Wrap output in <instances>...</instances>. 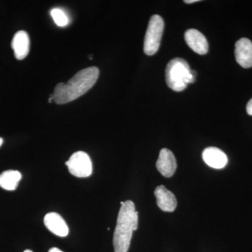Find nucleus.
<instances>
[{"instance_id":"nucleus-1","label":"nucleus","mask_w":252,"mask_h":252,"mask_svg":"<svg viewBox=\"0 0 252 252\" xmlns=\"http://www.w3.org/2000/svg\"><path fill=\"white\" fill-rule=\"evenodd\" d=\"M99 74L98 68L88 67L81 69L67 83H59L52 94L54 102L64 104L79 98L95 84Z\"/></svg>"},{"instance_id":"nucleus-2","label":"nucleus","mask_w":252,"mask_h":252,"mask_svg":"<svg viewBox=\"0 0 252 252\" xmlns=\"http://www.w3.org/2000/svg\"><path fill=\"white\" fill-rule=\"evenodd\" d=\"M138 226V212L135 204L126 200L122 204L118 215L117 226L114 233V252H127L130 248L132 233Z\"/></svg>"},{"instance_id":"nucleus-3","label":"nucleus","mask_w":252,"mask_h":252,"mask_svg":"<svg viewBox=\"0 0 252 252\" xmlns=\"http://www.w3.org/2000/svg\"><path fill=\"white\" fill-rule=\"evenodd\" d=\"M197 73L185 59L176 58L167 63L165 79L168 87L176 92L183 91L189 84L195 82Z\"/></svg>"},{"instance_id":"nucleus-4","label":"nucleus","mask_w":252,"mask_h":252,"mask_svg":"<svg viewBox=\"0 0 252 252\" xmlns=\"http://www.w3.org/2000/svg\"><path fill=\"white\" fill-rule=\"evenodd\" d=\"M164 21L161 16L154 15L150 18L145 38L144 51L148 56L155 54L158 50L163 34Z\"/></svg>"},{"instance_id":"nucleus-5","label":"nucleus","mask_w":252,"mask_h":252,"mask_svg":"<svg viewBox=\"0 0 252 252\" xmlns=\"http://www.w3.org/2000/svg\"><path fill=\"white\" fill-rule=\"evenodd\" d=\"M65 164L69 172L75 177L82 178L92 175V161L86 152H77L73 154Z\"/></svg>"},{"instance_id":"nucleus-6","label":"nucleus","mask_w":252,"mask_h":252,"mask_svg":"<svg viewBox=\"0 0 252 252\" xmlns=\"http://www.w3.org/2000/svg\"><path fill=\"white\" fill-rule=\"evenodd\" d=\"M157 170L165 177H171L177 169V161L171 151L162 149L157 162Z\"/></svg>"},{"instance_id":"nucleus-7","label":"nucleus","mask_w":252,"mask_h":252,"mask_svg":"<svg viewBox=\"0 0 252 252\" xmlns=\"http://www.w3.org/2000/svg\"><path fill=\"white\" fill-rule=\"evenodd\" d=\"M235 59L244 68L252 67V42L247 38H242L235 43Z\"/></svg>"},{"instance_id":"nucleus-8","label":"nucleus","mask_w":252,"mask_h":252,"mask_svg":"<svg viewBox=\"0 0 252 252\" xmlns=\"http://www.w3.org/2000/svg\"><path fill=\"white\" fill-rule=\"evenodd\" d=\"M185 39L189 47L196 54L205 55L208 51L209 45L206 37L197 30L189 29L186 31Z\"/></svg>"},{"instance_id":"nucleus-9","label":"nucleus","mask_w":252,"mask_h":252,"mask_svg":"<svg viewBox=\"0 0 252 252\" xmlns=\"http://www.w3.org/2000/svg\"><path fill=\"white\" fill-rule=\"evenodd\" d=\"M158 206L164 212L175 211L177 202L175 195L163 185L157 187L154 191Z\"/></svg>"},{"instance_id":"nucleus-10","label":"nucleus","mask_w":252,"mask_h":252,"mask_svg":"<svg viewBox=\"0 0 252 252\" xmlns=\"http://www.w3.org/2000/svg\"><path fill=\"white\" fill-rule=\"evenodd\" d=\"M44 224L54 234L59 237H66L69 233V228L65 220L56 212H50L44 217Z\"/></svg>"},{"instance_id":"nucleus-11","label":"nucleus","mask_w":252,"mask_h":252,"mask_svg":"<svg viewBox=\"0 0 252 252\" xmlns=\"http://www.w3.org/2000/svg\"><path fill=\"white\" fill-rule=\"evenodd\" d=\"M204 161L215 169L223 168L228 163V158L224 152L216 147H208L203 152Z\"/></svg>"},{"instance_id":"nucleus-12","label":"nucleus","mask_w":252,"mask_h":252,"mask_svg":"<svg viewBox=\"0 0 252 252\" xmlns=\"http://www.w3.org/2000/svg\"><path fill=\"white\" fill-rule=\"evenodd\" d=\"M11 47L16 59H24L30 51V38L28 33L23 31L17 32L11 41Z\"/></svg>"},{"instance_id":"nucleus-13","label":"nucleus","mask_w":252,"mask_h":252,"mask_svg":"<svg viewBox=\"0 0 252 252\" xmlns=\"http://www.w3.org/2000/svg\"><path fill=\"white\" fill-rule=\"evenodd\" d=\"M21 178V172L16 170H6L0 175V187L5 190H16Z\"/></svg>"},{"instance_id":"nucleus-14","label":"nucleus","mask_w":252,"mask_h":252,"mask_svg":"<svg viewBox=\"0 0 252 252\" xmlns=\"http://www.w3.org/2000/svg\"><path fill=\"white\" fill-rule=\"evenodd\" d=\"M51 17L55 23L59 27H65L69 24V18L63 10L55 8L51 11Z\"/></svg>"},{"instance_id":"nucleus-15","label":"nucleus","mask_w":252,"mask_h":252,"mask_svg":"<svg viewBox=\"0 0 252 252\" xmlns=\"http://www.w3.org/2000/svg\"><path fill=\"white\" fill-rule=\"evenodd\" d=\"M247 112L249 115L252 116V98L249 101L247 105Z\"/></svg>"},{"instance_id":"nucleus-16","label":"nucleus","mask_w":252,"mask_h":252,"mask_svg":"<svg viewBox=\"0 0 252 252\" xmlns=\"http://www.w3.org/2000/svg\"><path fill=\"white\" fill-rule=\"evenodd\" d=\"M49 252H63L62 250H59V248H53L49 250Z\"/></svg>"},{"instance_id":"nucleus-17","label":"nucleus","mask_w":252,"mask_h":252,"mask_svg":"<svg viewBox=\"0 0 252 252\" xmlns=\"http://www.w3.org/2000/svg\"><path fill=\"white\" fill-rule=\"evenodd\" d=\"M197 1H199V0H186L185 2L187 4H191V3L197 2Z\"/></svg>"},{"instance_id":"nucleus-18","label":"nucleus","mask_w":252,"mask_h":252,"mask_svg":"<svg viewBox=\"0 0 252 252\" xmlns=\"http://www.w3.org/2000/svg\"><path fill=\"white\" fill-rule=\"evenodd\" d=\"M53 101H54V97H53L52 94H51V97H49V103H51V102H52Z\"/></svg>"},{"instance_id":"nucleus-19","label":"nucleus","mask_w":252,"mask_h":252,"mask_svg":"<svg viewBox=\"0 0 252 252\" xmlns=\"http://www.w3.org/2000/svg\"><path fill=\"white\" fill-rule=\"evenodd\" d=\"M3 142H4V141H3V139L0 137V147H1V145H2Z\"/></svg>"},{"instance_id":"nucleus-20","label":"nucleus","mask_w":252,"mask_h":252,"mask_svg":"<svg viewBox=\"0 0 252 252\" xmlns=\"http://www.w3.org/2000/svg\"><path fill=\"white\" fill-rule=\"evenodd\" d=\"M23 252H33L31 251V250H25V251Z\"/></svg>"}]
</instances>
